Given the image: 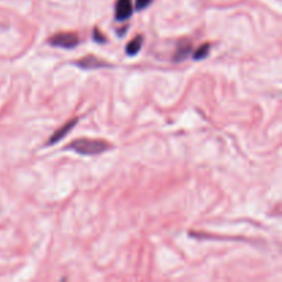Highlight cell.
I'll return each mask as SVG.
<instances>
[{
    "label": "cell",
    "mask_w": 282,
    "mask_h": 282,
    "mask_svg": "<svg viewBox=\"0 0 282 282\" xmlns=\"http://www.w3.org/2000/svg\"><path fill=\"white\" fill-rule=\"evenodd\" d=\"M94 39H95L97 42H99V43H103V42L106 40V39L103 38L102 35L99 33V31H98V29H95V31H94Z\"/></svg>",
    "instance_id": "10"
},
{
    "label": "cell",
    "mask_w": 282,
    "mask_h": 282,
    "mask_svg": "<svg viewBox=\"0 0 282 282\" xmlns=\"http://www.w3.org/2000/svg\"><path fill=\"white\" fill-rule=\"evenodd\" d=\"M190 51H191V47H190V44H186L185 47H179V49H178V53H176V55H175V61L185 60Z\"/></svg>",
    "instance_id": "7"
},
{
    "label": "cell",
    "mask_w": 282,
    "mask_h": 282,
    "mask_svg": "<svg viewBox=\"0 0 282 282\" xmlns=\"http://www.w3.org/2000/svg\"><path fill=\"white\" fill-rule=\"evenodd\" d=\"M142 36H136L132 42H131L127 47H125V50H127V54L128 55H136L138 53H139V50H141L142 47Z\"/></svg>",
    "instance_id": "6"
},
{
    "label": "cell",
    "mask_w": 282,
    "mask_h": 282,
    "mask_svg": "<svg viewBox=\"0 0 282 282\" xmlns=\"http://www.w3.org/2000/svg\"><path fill=\"white\" fill-rule=\"evenodd\" d=\"M109 143L99 139H77V141L72 142L68 146V149H72L73 152L79 153V154H84V156H95V154H101V153L106 152L109 149Z\"/></svg>",
    "instance_id": "1"
},
{
    "label": "cell",
    "mask_w": 282,
    "mask_h": 282,
    "mask_svg": "<svg viewBox=\"0 0 282 282\" xmlns=\"http://www.w3.org/2000/svg\"><path fill=\"white\" fill-rule=\"evenodd\" d=\"M76 65L82 69H99V68H105V66H109L105 61L99 60L94 55H87L84 58H80L77 61Z\"/></svg>",
    "instance_id": "3"
},
{
    "label": "cell",
    "mask_w": 282,
    "mask_h": 282,
    "mask_svg": "<svg viewBox=\"0 0 282 282\" xmlns=\"http://www.w3.org/2000/svg\"><path fill=\"white\" fill-rule=\"evenodd\" d=\"M209 47H211L209 44H202L200 49L194 53L195 60H202V58H205L206 55H208V51H209Z\"/></svg>",
    "instance_id": "8"
},
{
    "label": "cell",
    "mask_w": 282,
    "mask_h": 282,
    "mask_svg": "<svg viewBox=\"0 0 282 282\" xmlns=\"http://www.w3.org/2000/svg\"><path fill=\"white\" fill-rule=\"evenodd\" d=\"M150 3H152V0H136V9L138 10H143Z\"/></svg>",
    "instance_id": "9"
},
{
    "label": "cell",
    "mask_w": 282,
    "mask_h": 282,
    "mask_svg": "<svg viewBox=\"0 0 282 282\" xmlns=\"http://www.w3.org/2000/svg\"><path fill=\"white\" fill-rule=\"evenodd\" d=\"M50 43L55 47L62 49H73L79 44V38L76 33H58L50 39Z\"/></svg>",
    "instance_id": "2"
},
{
    "label": "cell",
    "mask_w": 282,
    "mask_h": 282,
    "mask_svg": "<svg viewBox=\"0 0 282 282\" xmlns=\"http://www.w3.org/2000/svg\"><path fill=\"white\" fill-rule=\"evenodd\" d=\"M76 123H77L76 119L71 120V121H69V123H66L64 127H61L60 130L57 131L54 135L50 138V141H49L50 145H51V143H57V142L60 141V139H62V138H64V136H65L66 134H68V132H69V131H71L73 127H75V124H76Z\"/></svg>",
    "instance_id": "5"
},
{
    "label": "cell",
    "mask_w": 282,
    "mask_h": 282,
    "mask_svg": "<svg viewBox=\"0 0 282 282\" xmlns=\"http://www.w3.org/2000/svg\"><path fill=\"white\" fill-rule=\"evenodd\" d=\"M132 2L131 0H117L116 3V18L120 21H124L130 18L132 14Z\"/></svg>",
    "instance_id": "4"
}]
</instances>
